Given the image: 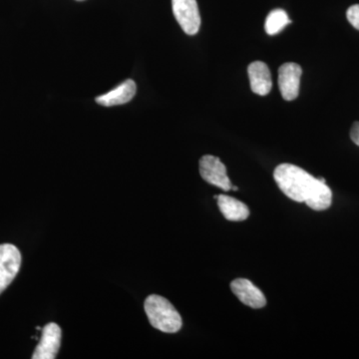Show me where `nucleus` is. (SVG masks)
Here are the masks:
<instances>
[{
	"label": "nucleus",
	"instance_id": "2",
	"mask_svg": "<svg viewBox=\"0 0 359 359\" xmlns=\"http://www.w3.org/2000/svg\"><path fill=\"white\" fill-rule=\"evenodd\" d=\"M144 309L151 325L160 332L176 334L183 325L178 311L171 302L161 295H149L144 304Z\"/></svg>",
	"mask_w": 359,
	"mask_h": 359
},
{
	"label": "nucleus",
	"instance_id": "3",
	"mask_svg": "<svg viewBox=\"0 0 359 359\" xmlns=\"http://www.w3.org/2000/svg\"><path fill=\"white\" fill-rule=\"evenodd\" d=\"M20 266V250L14 245H0V294L13 282Z\"/></svg>",
	"mask_w": 359,
	"mask_h": 359
},
{
	"label": "nucleus",
	"instance_id": "14",
	"mask_svg": "<svg viewBox=\"0 0 359 359\" xmlns=\"http://www.w3.org/2000/svg\"><path fill=\"white\" fill-rule=\"evenodd\" d=\"M351 138L355 145L359 146V122L353 123L351 130Z\"/></svg>",
	"mask_w": 359,
	"mask_h": 359
},
{
	"label": "nucleus",
	"instance_id": "8",
	"mask_svg": "<svg viewBox=\"0 0 359 359\" xmlns=\"http://www.w3.org/2000/svg\"><path fill=\"white\" fill-rule=\"evenodd\" d=\"M233 294L245 306L252 309H262L266 306V299L261 290L245 278H237L231 283Z\"/></svg>",
	"mask_w": 359,
	"mask_h": 359
},
{
	"label": "nucleus",
	"instance_id": "6",
	"mask_svg": "<svg viewBox=\"0 0 359 359\" xmlns=\"http://www.w3.org/2000/svg\"><path fill=\"white\" fill-rule=\"evenodd\" d=\"M62 332L57 323H47L42 330L41 339L33 353V359H54L61 346Z\"/></svg>",
	"mask_w": 359,
	"mask_h": 359
},
{
	"label": "nucleus",
	"instance_id": "1",
	"mask_svg": "<svg viewBox=\"0 0 359 359\" xmlns=\"http://www.w3.org/2000/svg\"><path fill=\"white\" fill-rule=\"evenodd\" d=\"M273 178L287 198L306 203L314 211H325L332 205V192L325 180L314 178L302 168L280 164L276 168Z\"/></svg>",
	"mask_w": 359,
	"mask_h": 359
},
{
	"label": "nucleus",
	"instance_id": "15",
	"mask_svg": "<svg viewBox=\"0 0 359 359\" xmlns=\"http://www.w3.org/2000/svg\"><path fill=\"white\" fill-rule=\"evenodd\" d=\"M231 190H233V191H238V187L231 186Z\"/></svg>",
	"mask_w": 359,
	"mask_h": 359
},
{
	"label": "nucleus",
	"instance_id": "4",
	"mask_svg": "<svg viewBox=\"0 0 359 359\" xmlns=\"http://www.w3.org/2000/svg\"><path fill=\"white\" fill-rule=\"evenodd\" d=\"M175 18L184 32L195 35L199 32L201 16L197 0H172Z\"/></svg>",
	"mask_w": 359,
	"mask_h": 359
},
{
	"label": "nucleus",
	"instance_id": "10",
	"mask_svg": "<svg viewBox=\"0 0 359 359\" xmlns=\"http://www.w3.org/2000/svg\"><path fill=\"white\" fill-rule=\"evenodd\" d=\"M136 83L133 80H126L119 86L111 90L108 93L97 97L96 102L105 106V107L122 105V104L128 103L129 101L133 99L135 94H136Z\"/></svg>",
	"mask_w": 359,
	"mask_h": 359
},
{
	"label": "nucleus",
	"instance_id": "7",
	"mask_svg": "<svg viewBox=\"0 0 359 359\" xmlns=\"http://www.w3.org/2000/svg\"><path fill=\"white\" fill-rule=\"evenodd\" d=\"M302 69L297 63H285L278 69V86L283 98L292 101L297 98Z\"/></svg>",
	"mask_w": 359,
	"mask_h": 359
},
{
	"label": "nucleus",
	"instance_id": "12",
	"mask_svg": "<svg viewBox=\"0 0 359 359\" xmlns=\"http://www.w3.org/2000/svg\"><path fill=\"white\" fill-rule=\"evenodd\" d=\"M292 20L289 15L283 9H275L269 13L264 23V29L269 35H275L282 32L287 25H290Z\"/></svg>",
	"mask_w": 359,
	"mask_h": 359
},
{
	"label": "nucleus",
	"instance_id": "9",
	"mask_svg": "<svg viewBox=\"0 0 359 359\" xmlns=\"http://www.w3.org/2000/svg\"><path fill=\"white\" fill-rule=\"evenodd\" d=\"M248 73L252 91L259 96L268 95L273 87V80L268 65L262 61L250 63Z\"/></svg>",
	"mask_w": 359,
	"mask_h": 359
},
{
	"label": "nucleus",
	"instance_id": "11",
	"mask_svg": "<svg viewBox=\"0 0 359 359\" xmlns=\"http://www.w3.org/2000/svg\"><path fill=\"white\" fill-rule=\"evenodd\" d=\"M215 199L218 201L219 211L228 221L242 222L249 218V208L241 201L226 195H219Z\"/></svg>",
	"mask_w": 359,
	"mask_h": 359
},
{
	"label": "nucleus",
	"instance_id": "5",
	"mask_svg": "<svg viewBox=\"0 0 359 359\" xmlns=\"http://www.w3.org/2000/svg\"><path fill=\"white\" fill-rule=\"evenodd\" d=\"M200 174L207 183L224 191L231 190V183L226 174V168L218 157L212 155L203 156L200 160Z\"/></svg>",
	"mask_w": 359,
	"mask_h": 359
},
{
	"label": "nucleus",
	"instance_id": "16",
	"mask_svg": "<svg viewBox=\"0 0 359 359\" xmlns=\"http://www.w3.org/2000/svg\"><path fill=\"white\" fill-rule=\"evenodd\" d=\"M77 1H83V0H77Z\"/></svg>",
	"mask_w": 359,
	"mask_h": 359
},
{
	"label": "nucleus",
	"instance_id": "13",
	"mask_svg": "<svg viewBox=\"0 0 359 359\" xmlns=\"http://www.w3.org/2000/svg\"><path fill=\"white\" fill-rule=\"evenodd\" d=\"M347 20L355 29L359 30V4L349 7L346 13Z\"/></svg>",
	"mask_w": 359,
	"mask_h": 359
}]
</instances>
